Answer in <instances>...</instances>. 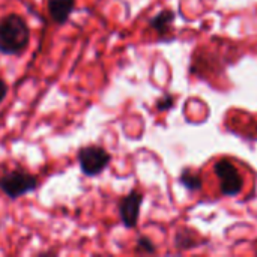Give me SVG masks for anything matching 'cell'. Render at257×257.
Segmentation results:
<instances>
[{
  "label": "cell",
  "mask_w": 257,
  "mask_h": 257,
  "mask_svg": "<svg viewBox=\"0 0 257 257\" xmlns=\"http://www.w3.org/2000/svg\"><path fill=\"white\" fill-rule=\"evenodd\" d=\"M30 42V29L20 14H8L0 18V53L18 56L24 53Z\"/></svg>",
  "instance_id": "6da1fadb"
},
{
  "label": "cell",
  "mask_w": 257,
  "mask_h": 257,
  "mask_svg": "<svg viewBox=\"0 0 257 257\" xmlns=\"http://www.w3.org/2000/svg\"><path fill=\"white\" fill-rule=\"evenodd\" d=\"M38 188V178L24 170H11L0 176V191L11 200H17Z\"/></svg>",
  "instance_id": "7a4b0ae2"
},
{
  "label": "cell",
  "mask_w": 257,
  "mask_h": 257,
  "mask_svg": "<svg viewBox=\"0 0 257 257\" xmlns=\"http://www.w3.org/2000/svg\"><path fill=\"white\" fill-rule=\"evenodd\" d=\"M80 170L84 176L93 178L101 175L111 163V155L102 148L96 145H87L78 149L77 154Z\"/></svg>",
  "instance_id": "3957f363"
},
{
  "label": "cell",
  "mask_w": 257,
  "mask_h": 257,
  "mask_svg": "<svg viewBox=\"0 0 257 257\" xmlns=\"http://www.w3.org/2000/svg\"><path fill=\"white\" fill-rule=\"evenodd\" d=\"M214 172L220 179V188L224 196H238L244 188V178L238 169L227 160H220L214 166Z\"/></svg>",
  "instance_id": "277c9868"
},
{
  "label": "cell",
  "mask_w": 257,
  "mask_h": 257,
  "mask_svg": "<svg viewBox=\"0 0 257 257\" xmlns=\"http://www.w3.org/2000/svg\"><path fill=\"white\" fill-rule=\"evenodd\" d=\"M142 203H143V194L137 190L130 191L119 202V217L126 229H134L137 226Z\"/></svg>",
  "instance_id": "5b68a950"
},
{
  "label": "cell",
  "mask_w": 257,
  "mask_h": 257,
  "mask_svg": "<svg viewBox=\"0 0 257 257\" xmlns=\"http://www.w3.org/2000/svg\"><path fill=\"white\" fill-rule=\"evenodd\" d=\"M75 6V0H47V11L56 24H65Z\"/></svg>",
  "instance_id": "8992f818"
},
{
  "label": "cell",
  "mask_w": 257,
  "mask_h": 257,
  "mask_svg": "<svg viewBox=\"0 0 257 257\" xmlns=\"http://www.w3.org/2000/svg\"><path fill=\"white\" fill-rule=\"evenodd\" d=\"M175 21V12L172 9H163L160 11L151 21H149V26L160 35H166L172 24Z\"/></svg>",
  "instance_id": "52a82bcc"
},
{
  "label": "cell",
  "mask_w": 257,
  "mask_h": 257,
  "mask_svg": "<svg viewBox=\"0 0 257 257\" xmlns=\"http://www.w3.org/2000/svg\"><path fill=\"white\" fill-rule=\"evenodd\" d=\"M197 245V239L196 235L187 229H181L176 236H175V247L179 250H187V248H193Z\"/></svg>",
  "instance_id": "ba28073f"
},
{
  "label": "cell",
  "mask_w": 257,
  "mask_h": 257,
  "mask_svg": "<svg viewBox=\"0 0 257 257\" xmlns=\"http://www.w3.org/2000/svg\"><path fill=\"white\" fill-rule=\"evenodd\" d=\"M179 182L188 190V191H199L202 188V176L200 175H196L190 170H184L181 178H179Z\"/></svg>",
  "instance_id": "9c48e42d"
},
{
  "label": "cell",
  "mask_w": 257,
  "mask_h": 257,
  "mask_svg": "<svg viewBox=\"0 0 257 257\" xmlns=\"http://www.w3.org/2000/svg\"><path fill=\"white\" fill-rule=\"evenodd\" d=\"M137 251L140 253H146V254H154L157 251L155 244L151 241V238L148 236H140L137 239Z\"/></svg>",
  "instance_id": "30bf717a"
},
{
  "label": "cell",
  "mask_w": 257,
  "mask_h": 257,
  "mask_svg": "<svg viewBox=\"0 0 257 257\" xmlns=\"http://www.w3.org/2000/svg\"><path fill=\"white\" fill-rule=\"evenodd\" d=\"M173 104H175V98L170 93H166L164 96H161L157 101V108L160 111H167V110H170L173 107Z\"/></svg>",
  "instance_id": "8fae6325"
},
{
  "label": "cell",
  "mask_w": 257,
  "mask_h": 257,
  "mask_svg": "<svg viewBox=\"0 0 257 257\" xmlns=\"http://www.w3.org/2000/svg\"><path fill=\"white\" fill-rule=\"evenodd\" d=\"M6 95H8V84H6V81L0 77V104L5 101Z\"/></svg>",
  "instance_id": "7c38bea8"
}]
</instances>
